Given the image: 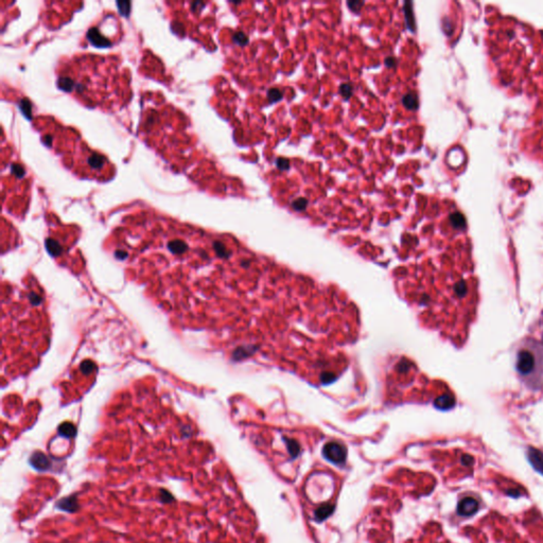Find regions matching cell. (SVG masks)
Instances as JSON below:
<instances>
[{
    "label": "cell",
    "instance_id": "cell-1",
    "mask_svg": "<svg viewBox=\"0 0 543 543\" xmlns=\"http://www.w3.org/2000/svg\"><path fill=\"white\" fill-rule=\"evenodd\" d=\"M2 371L24 373L34 365L48 340L44 295L36 285L14 289L2 301Z\"/></svg>",
    "mask_w": 543,
    "mask_h": 543
},
{
    "label": "cell",
    "instance_id": "cell-2",
    "mask_svg": "<svg viewBox=\"0 0 543 543\" xmlns=\"http://www.w3.org/2000/svg\"><path fill=\"white\" fill-rule=\"evenodd\" d=\"M519 351L517 368L522 380L533 390L543 383V343L539 340H527Z\"/></svg>",
    "mask_w": 543,
    "mask_h": 543
},
{
    "label": "cell",
    "instance_id": "cell-3",
    "mask_svg": "<svg viewBox=\"0 0 543 543\" xmlns=\"http://www.w3.org/2000/svg\"><path fill=\"white\" fill-rule=\"evenodd\" d=\"M323 454L327 459L330 460V462L341 465L343 464L345 460L346 451L343 445H341L337 443H329L324 447Z\"/></svg>",
    "mask_w": 543,
    "mask_h": 543
},
{
    "label": "cell",
    "instance_id": "cell-4",
    "mask_svg": "<svg viewBox=\"0 0 543 543\" xmlns=\"http://www.w3.org/2000/svg\"><path fill=\"white\" fill-rule=\"evenodd\" d=\"M55 507L59 510L62 511H65V512H69V514H73V512H77L80 508V505H79V501H78V496L77 494H71L69 496H65V497H62L61 500H58L55 504Z\"/></svg>",
    "mask_w": 543,
    "mask_h": 543
},
{
    "label": "cell",
    "instance_id": "cell-5",
    "mask_svg": "<svg viewBox=\"0 0 543 543\" xmlns=\"http://www.w3.org/2000/svg\"><path fill=\"white\" fill-rule=\"evenodd\" d=\"M30 465H31L35 470L40 472H45L50 470L51 468V462L49 458L44 454V453L36 451L30 457Z\"/></svg>",
    "mask_w": 543,
    "mask_h": 543
},
{
    "label": "cell",
    "instance_id": "cell-6",
    "mask_svg": "<svg viewBox=\"0 0 543 543\" xmlns=\"http://www.w3.org/2000/svg\"><path fill=\"white\" fill-rule=\"evenodd\" d=\"M479 508V503L473 497H466V499L459 502L457 506V511L460 516L469 517L475 514Z\"/></svg>",
    "mask_w": 543,
    "mask_h": 543
},
{
    "label": "cell",
    "instance_id": "cell-7",
    "mask_svg": "<svg viewBox=\"0 0 543 543\" xmlns=\"http://www.w3.org/2000/svg\"><path fill=\"white\" fill-rule=\"evenodd\" d=\"M529 459L535 469L543 475V453L536 449H532L529 451Z\"/></svg>",
    "mask_w": 543,
    "mask_h": 543
},
{
    "label": "cell",
    "instance_id": "cell-8",
    "mask_svg": "<svg viewBox=\"0 0 543 543\" xmlns=\"http://www.w3.org/2000/svg\"><path fill=\"white\" fill-rule=\"evenodd\" d=\"M403 11H404V16H405V22H406V26L408 28V30L410 31L414 32L415 31V17H414V13H413V4L411 1H405L404 2V7H403Z\"/></svg>",
    "mask_w": 543,
    "mask_h": 543
},
{
    "label": "cell",
    "instance_id": "cell-9",
    "mask_svg": "<svg viewBox=\"0 0 543 543\" xmlns=\"http://www.w3.org/2000/svg\"><path fill=\"white\" fill-rule=\"evenodd\" d=\"M402 103H403L404 107L406 109H410V110H416V109H418V107H419L418 97H417V95L414 94V93H408L405 96H403Z\"/></svg>",
    "mask_w": 543,
    "mask_h": 543
},
{
    "label": "cell",
    "instance_id": "cell-10",
    "mask_svg": "<svg viewBox=\"0 0 543 543\" xmlns=\"http://www.w3.org/2000/svg\"><path fill=\"white\" fill-rule=\"evenodd\" d=\"M308 204H309V200L306 197H299V198H296L292 203V207L295 211H303L306 210Z\"/></svg>",
    "mask_w": 543,
    "mask_h": 543
},
{
    "label": "cell",
    "instance_id": "cell-11",
    "mask_svg": "<svg viewBox=\"0 0 543 543\" xmlns=\"http://www.w3.org/2000/svg\"><path fill=\"white\" fill-rule=\"evenodd\" d=\"M339 92H340V95H341L342 97H343V98H344L345 100H349V99L351 98V96H352L353 87H352L350 84H347V83L342 84V85L340 86Z\"/></svg>",
    "mask_w": 543,
    "mask_h": 543
},
{
    "label": "cell",
    "instance_id": "cell-12",
    "mask_svg": "<svg viewBox=\"0 0 543 543\" xmlns=\"http://www.w3.org/2000/svg\"><path fill=\"white\" fill-rule=\"evenodd\" d=\"M282 97H284V95H282L281 91H279L278 88H271L269 89V92H267V98H269V101L271 103L280 101L282 99Z\"/></svg>",
    "mask_w": 543,
    "mask_h": 543
},
{
    "label": "cell",
    "instance_id": "cell-13",
    "mask_svg": "<svg viewBox=\"0 0 543 543\" xmlns=\"http://www.w3.org/2000/svg\"><path fill=\"white\" fill-rule=\"evenodd\" d=\"M159 501L163 504H169V503H172L175 501V497L174 495L169 493L167 489H160L159 492Z\"/></svg>",
    "mask_w": 543,
    "mask_h": 543
},
{
    "label": "cell",
    "instance_id": "cell-14",
    "mask_svg": "<svg viewBox=\"0 0 543 543\" xmlns=\"http://www.w3.org/2000/svg\"><path fill=\"white\" fill-rule=\"evenodd\" d=\"M365 4V2L364 1H359V0H349V1H347V5L349 7V10H350L351 12L358 14L361 12L363 5Z\"/></svg>",
    "mask_w": 543,
    "mask_h": 543
},
{
    "label": "cell",
    "instance_id": "cell-15",
    "mask_svg": "<svg viewBox=\"0 0 543 543\" xmlns=\"http://www.w3.org/2000/svg\"><path fill=\"white\" fill-rule=\"evenodd\" d=\"M234 42L239 46H247L248 44V37L243 32H238L234 35Z\"/></svg>",
    "mask_w": 543,
    "mask_h": 543
},
{
    "label": "cell",
    "instance_id": "cell-16",
    "mask_svg": "<svg viewBox=\"0 0 543 543\" xmlns=\"http://www.w3.org/2000/svg\"><path fill=\"white\" fill-rule=\"evenodd\" d=\"M276 166L277 168L280 170V171H285V170H289L290 168V160L288 158H285V157H278L276 159Z\"/></svg>",
    "mask_w": 543,
    "mask_h": 543
},
{
    "label": "cell",
    "instance_id": "cell-17",
    "mask_svg": "<svg viewBox=\"0 0 543 543\" xmlns=\"http://www.w3.org/2000/svg\"><path fill=\"white\" fill-rule=\"evenodd\" d=\"M74 433H76V430H74V428L70 425L64 426L61 428V434L66 437H72L74 436Z\"/></svg>",
    "mask_w": 543,
    "mask_h": 543
},
{
    "label": "cell",
    "instance_id": "cell-18",
    "mask_svg": "<svg viewBox=\"0 0 543 543\" xmlns=\"http://www.w3.org/2000/svg\"><path fill=\"white\" fill-rule=\"evenodd\" d=\"M385 65L390 67V68H393V67H395L397 65V59L393 56L385 58Z\"/></svg>",
    "mask_w": 543,
    "mask_h": 543
}]
</instances>
